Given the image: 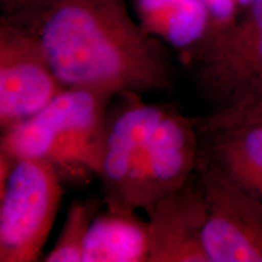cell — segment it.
I'll return each mask as SVG.
<instances>
[{"label": "cell", "mask_w": 262, "mask_h": 262, "mask_svg": "<svg viewBox=\"0 0 262 262\" xmlns=\"http://www.w3.org/2000/svg\"><path fill=\"white\" fill-rule=\"evenodd\" d=\"M196 93L211 107L198 129L253 123L262 110V0L187 55Z\"/></svg>", "instance_id": "2"}, {"label": "cell", "mask_w": 262, "mask_h": 262, "mask_svg": "<svg viewBox=\"0 0 262 262\" xmlns=\"http://www.w3.org/2000/svg\"><path fill=\"white\" fill-rule=\"evenodd\" d=\"M41 0H0L2 15L8 16L37 5Z\"/></svg>", "instance_id": "15"}, {"label": "cell", "mask_w": 262, "mask_h": 262, "mask_svg": "<svg viewBox=\"0 0 262 262\" xmlns=\"http://www.w3.org/2000/svg\"><path fill=\"white\" fill-rule=\"evenodd\" d=\"M114 96L67 88L35 116L2 131L0 153L48 162L68 185H88L101 171L106 113Z\"/></svg>", "instance_id": "3"}, {"label": "cell", "mask_w": 262, "mask_h": 262, "mask_svg": "<svg viewBox=\"0 0 262 262\" xmlns=\"http://www.w3.org/2000/svg\"><path fill=\"white\" fill-rule=\"evenodd\" d=\"M195 176L204 196V247L210 262H262V199L198 159Z\"/></svg>", "instance_id": "6"}, {"label": "cell", "mask_w": 262, "mask_h": 262, "mask_svg": "<svg viewBox=\"0 0 262 262\" xmlns=\"http://www.w3.org/2000/svg\"><path fill=\"white\" fill-rule=\"evenodd\" d=\"M147 214V262H210L203 239L206 206L195 171L179 189L155 203Z\"/></svg>", "instance_id": "8"}, {"label": "cell", "mask_w": 262, "mask_h": 262, "mask_svg": "<svg viewBox=\"0 0 262 262\" xmlns=\"http://www.w3.org/2000/svg\"><path fill=\"white\" fill-rule=\"evenodd\" d=\"M67 88L52 71L38 41L0 19V129L35 116Z\"/></svg>", "instance_id": "7"}, {"label": "cell", "mask_w": 262, "mask_h": 262, "mask_svg": "<svg viewBox=\"0 0 262 262\" xmlns=\"http://www.w3.org/2000/svg\"><path fill=\"white\" fill-rule=\"evenodd\" d=\"M209 15V29L206 35L221 31L232 25L253 0H203Z\"/></svg>", "instance_id": "14"}, {"label": "cell", "mask_w": 262, "mask_h": 262, "mask_svg": "<svg viewBox=\"0 0 262 262\" xmlns=\"http://www.w3.org/2000/svg\"><path fill=\"white\" fill-rule=\"evenodd\" d=\"M198 159V117L185 116L169 104L149 140L140 208L147 211L155 203L181 187L194 173Z\"/></svg>", "instance_id": "9"}, {"label": "cell", "mask_w": 262, "mask_h": 262, "mask_svg": "<svg viewBox=\"0 0 262 262\" xmlns=\"http://www.w3.org/2000/svg\"><path fill=\"white\" fill-rule=\"evenodd\" d=\"M148 221L135 211L106 208L95 216L85 239L83 262H147Z\"/></svg>", "instance_id": "11"}, {"label": "cell", "mask_w": 262, "mask_h": 262, "mask_svg": "<svg viewBox=\"0 0 262 262\" xmlns=\"http://www.w3.org/2000/svg\"><path fill=\"white\" fill-rule=\"evenodd\" d=\"M169 103H147L142 95L122 93L113 97L104 122L101 158V198L117 211L140 209L141 183L149 140Z\"/></svg>", "instance_id": "4"}, {"label": "cell", "mask_w": 262, "mask_h": 262, "mask_svg": "<svg viewBox=\"0 0 262 262\" xmlns=\"http://www.w3.org/2000/svg\"><path fill=\"white\" fill-rule=\"evenodd\" d=\"M63 182L48 162L16 160L0 189V262H35L56 219Z\"/></svg>", "instance_id": "5"}, {"label": "cell", "mask_w": 262, "mask_h": 262, "mask_svg": "<svg viewBox=\"0 0 262 262\" xmlns=\"http://www.w3.org/2000/svg\"><path fill=\"white\" fill-rule=\"evenodd\" d=\"M104 206L102 198L89 196L72 203L54 248L42 257L45 262H83L85 239L95 216Z\"/></svg>", "instance_id": "13"}, {"label": "cell", "mask_w": 262, "mask_h": 262, "mask_svg": "<svg viewBox=\"0 0 262 262\" xmlns=\"http://www.w3.org/2000/svg\"><path fill=\"white\" fill-rule=\"evenodd\" d=\"M140 24L147 32L187 56L209 29L203 0H135Z\"/></svg>", "instance_id": "12"}, {"label": "cell", "mask_w": 262, "mask_h": 262, "mask_svg": "<svg viewBox=\"0 0 262 262\" xmlns=\"http://www.w3.org/2000/svg\"><path fill=\"white\" fill-rule=\"evenodd\" d=\"M199 158L262 199V123L199 130Z\"/></svg>", "instance_id": "10"}, {"label": "cell", "mask_w": 262, "mask_h": 262, "mask_svg": "<svg viewBox=\"0 0 262 262\" xmlns=\"http://www.w3.org/2000/svg\"><path fill=\"white\" fill-rule=\"evenodd\" d=\"M0 19L38 41L66 88L116 96L175 85L171 50L133 18L125 0H41Z\"/></svg>", "instance_id": "1"}, {"label": "cell", "mask_w": 262, "mask_h": 262, "mask_svg": "<svg viewBox=\"0 0 262 262\" xmlns=\"http://www.w3.org/2000/svg\"><path fill=\"white\" fill-rule=\"evenodd\" d=\"M253 123H262V110H261V112L258 113V116L256 117V119H255Z\"/></svg>", "instance_id": "16"}]
</instances>
